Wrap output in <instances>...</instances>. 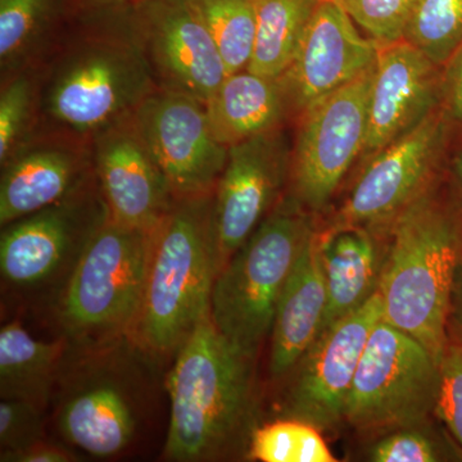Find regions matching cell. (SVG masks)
I'll use <instances>...</instances> for the list:
<instances>
[{
    "instance_id": "1",
    "label": "cell",
    "mask_w": 462,
    "mask_h": 462,
    "mask_svg": "<svg viewBox=\"0 0 462 462\" xmlns=\"http://www.w3.org/2000/svg\"><path fill=\"white\" fill-rule=\"evenodd\" d=\"M35 136L91 144L158 90L136 42L130 5L78 14L41 66Z\"/></svg>"
},
{
    "instance_id": "2",
    "label": "cell",
    "mask_w": 462,
    "mask_h": 462,
    "mask_svg": "<svg viewBox=\"0 0 462 462\" xmlns=\"http://www.w3.org/2000/svg\"><path fill=\"white\" fill-rule=\"evenodd\" d=\"M254 358L230 345L206 316L176 352L167 379L171 415L163 457L223 460L247 451L256 430Z\"/></svg>"
},
{
    "instance_id": "3",
    "label": "cell",
    "mask_w": 462,
    "mask_h": 462,
    "mask_svg": "<svg viewBox=\"0 0 462 462\" xmlns=\"http://www.w3.org/2000/svg\"><path fill=\"white\" fill-rule=\"evenodd\" d=\"M461 249L462 208L438 180L388 225L378 288L384 319L439 361L449 342V300Z\"/></svg>"
},
{
    "instance_id": "4",
    "label": "cell",
    "mask_w": 462,
    "mask_h": 462,
    "mask_svg": "<svg viewBox=\"0 0 462 462\" xmlns=\"http://www.w3.org/2000/svg\"><path fill=\"white\" fill-rule=\"evenodd\" d=\"M214 193L175 199L154 229L141 309L129 338L145 355L178 352L209 315L217 276Z\"/></svg>"
},
{
    "instance_id": "5",
    "label": "cell",
    "mask_w": 462,
    "mask_h": 462,
    "mask_svg": "<svg viewBox=\"0 0 462 462\" xmlns=\"http://www.w3.org/2000/svg\"><path fill=\"white\" fill-rule=\"evenodd\" d=\"M316 227L315 216L285 193L217 273L209 318L243 355L256 360L272 334L282 288Z\"/></svg>"
},
{
    "instance_id": "6",
    "label": "cell",
    "mask_w": 462,
    "mask_h": 462,
    "mask_svg": "<svg viewBox=\"0 0 462 462\" xmlns=\"http://www.w3.org/2000/svg\"><path fill=\"white\" fill-rule=\"evenodd\" d=\"M154 229H133L107 217L91 236L58 300L69 345L89 348L129 337L144 294Z\"/></svg>"
},
{
    "instance_id": "7",
    "label": "cell",
    "mask_w": 462,
    "mask_h": 462,
    "mask_svg": "<svg viewBox=\"0 0 462 462\" xmlns=\"http://www.w3.org/2000/svg\"><path fill=\"white\" fill-rule=\"evenodd\" d=\"M439 367L427 346L383 318L356 370L345 424L376 437L427 424L436 411Z\"/></svg>"
},
{
    "instance_id": "8",
    "label": "cell",
    "mask_w": 462,
    "mask_h": 462,
    "mask_svg": "<svg viewBox=\"0 0 462 462\" xmlns=\"http://www.w3.org/2000/svg\"><path fill=\"white\" fill-rule=\"evenodd\" d=\"M125 339L79 348L78 366L60 373L56 422L67 443L96 457L121 454L135 439L142 393L123 352Z\"/></svg>"
},
{
    "instance_id": "9",
    "label": "cell",
    "mask_w": 462,
    "mask_h": 462,
    "mask_svg": "<svg viewBox=\"0 0 462 462\" xmlns=\"http://www.w3.org/2000/svg\"><path fill=\"white\" fill-rule=\"evenodd\" d=\"M374 69L375 65L300 115L287 193L310 214H320L329 206L356 158L363 154Z\"/></svg>"
},
{
    "instance_id": "10",
    "label": "cell",
    "mask_w": 462,
    "mask_h": 462,
    "mask_svg": "<svg viewBox=\"0 0 462 462\" xmlns=\"http://www.w3.org/2000/svg\"><path fill=\"white\" fill-rule=\"evenodd\" d=\"M108 217L98 181L71 199L3 226L0 272L14 288L36 289L69 278L91 236Z\"/></svg>"
},
{
    "instance_id": "11",
    "label": "cell",
    "mask_w": 462,
    "mask_h": 462,
    "mask_svg": "<svg viewBox=\"0 0 462 462\" xmlns=\"http://www.w3.org/2000/svg\"><path fill=\"white\" fill-rule=\"evenodd\" d=\"M383 318L382 297L375 293L360 309L322 330L284 380L282 418L309 422L321 431L345 424L356 370Z\"/></svg>"
},
{
    "instance_id": "12",
    "label": "cell",
    "mask_w": 462,
    "mask_h": 462,
    "mask_svg": "<svg viewBox=\"0 0 462 462\" xmlns=\"http://www.w3.org/2000/svg\"><path fill=\"white\" fill-rule=\"evenodd\" d=\"M446 111H434L415 129L367 158L338 211L324 227H388L394 217L438 180L445 148Z\"/></svg>"
},
{
    "instance_id": "13",
    "label": "cell",
    "mask_w": 462,
    "mask_h": 462,
    "mask_svg": "<svg viewBox=\"0 0 462 462\" xmlns=\"http://www.w3.org/2000/svg\"><path fill=\"white\" fill-rule=\"evenodd\" d=\"M130 21L157 89L206 105L227 72L189 0H138L130 5Z\"/></svg>"
},
{
    "instance_id": "14",
    "label": "cell",
    "mask_w": 462,
    "mask_h": 462,
    "mask_svg": "<svg viewBox=\"0 0 462 462\" xmlns=\"http://www.w3.org/2000/svg\"><path fill=\"white\" fill-rule=\"evenodd\" d=\"M133 118L176 199L214 193L229 148L216 141L205 103L156 90Z\"/></svg>"
},
{
    "instance_id": "15",
    "label": "cell",
    "mask_w": 462,
    "mask_h": 462,
    "mask_svg": "<svg viewBox=\"0 0 462 462\" xmlns=\"http://www.w3.org/2000/svg\"><path fill=\"white\" fill-rule=\"evenodd\" d=\"M291 161L282 129L229 147L212 209L220 270L284 196Z\"/></svg>"
},
{
    "instance_id": "16",
    "label": "cell",
    "mask_w": 462,
    "mask_h": 462,
    "mask_svg": "<svg viewBox=\"0 0 462 462\" xmlns=\"http://www.w3.org/2000/svg\"><path fill=\"white\" fill-rule=\"evenodd\" d=\"M91 147L109 220L133 229L153 230L176 199L133 116L99 134Z\"/></svg>"
},
{
    "instance_id": "17",
    "label": "cell",
    "mask_w": 462,
    "mask_h": 462,
    "mask_svg": "<svg viewBox=\"0 0 462 462\" xmlns=\"http://www.w3.org/2000/svg\"><path fill=\"white\" fill-rule=\"evenodd\" d=\"M378 42L358 32L334 0H321L307 26L293 62L281 76L291 115L375 65Z\"/></svg>"
},
{
    "instance_id": "18",
    "label": "cell",
    "mask_w": 462,
    "mask_h": 462,
    "mask_svg": "<svg viewBox=\"0 0 462 462\" xmlns=\"http://www.w3.org/2000/svg\"><path fill=\"white\" fill-rule=\"evenodd\" d=\"M438 65L411 42L379 44L363 154L370 158L415 129L443 98Z\"/></svg>"
},
{
    "instance_id": "19",
    "label": "cell",
    "mask_w": 462,
    "mask_h": 462,
    "mask_svg": "<svg viewBox=\"0 0 462 462\" xmlns=\"http://www.w3.org/2000/svg\"><path fill=\"white\" fill-rule=\"evenodd\" d=\"M0 170L2 227L71 199L97 181L91 144L60 136H35Z\"/></svg>"
},
{
    "instance_id": "20",
    "label": "cell",
    "mask_w": 462,
    "mask_h": 462,
    "mask_svg": "<svg viewBox=\"0 0 462 462\" xmlns=\"http://www.w3.org/2000/svg\"><path fill=\"white\" fill-rule=\"evenodd\" d=\"M327 302L320 234L316 227L291 267L276 306L269 355V374L273 383L284 382L318 338Z\"/></svg>"
},
{
    "instance_id": "21",
    "label": "cell",
    "mask_w": 462,
    "mask_h": 462,
    "mask_svg": "<svg viewBox=\"0 0 462 462\" xmlns=\"http://www.w3.org/2000/svg\"><path fill=\"white\" fill-rule=\"evenodd\" d=\"M319 234L328 296L321 333L378 293L388 227H319Z\"/></svg>"
},
{
    "instance_id": "22",
    "label": "cell",
    "mask_w": 462,
    "mask_h": 462,
    "mask_svg": "<svg viewBox=\"0 0 462 462\" xmlns=\"http://www.w3.org/2000/svg\"><path fill=\"white\" fill-rule=\"evenodd\" d=\"M206 111L216 141L226 148L282 129L291 116L282 78L257 75L248 69L227 75L207 100Z\"/></svg>"
},
{
    "instance_id": "23",
    "label": "cell",
    "mask_w": 462,
    "mask_h": 462,
    "mask_svg": "<svg viewBox=\"0 0 462 462\" xmlns=\"http://www.w3.org/2000/svg\"><path fill=\"white\" fill-rule=\"evenodd\" d=\"M72 17L69 0H0V80L44 65Z\"/></svg>"
},
{
    "instance_id": "24",
    "label": "cell",
    "mask_w": 462,
    "mask_h": 462,
    "mask_svg": "<svg viewBox=\"0 0 462 462\" xmlns=\"http://www.w3.org/2000/svg\"><path fill=\"white\" fill-rule=\"evenodd\" d=\"M67 340L33 338L18 321L0 330V397L47 409L65 365Z\"/></svg>"
},
{
    "instance_id": "25",
    "label": "cell",
    "mask_w": 462,
    "mask_h": 462,
    "mask_svg": "<svg viewBox=\"0 0 462 462\" xmlns=\"http://www.w3.org/2000/svg\"><path fill=\"white\" fill-rule=\"evenodd\" d=\"M321 0H256V41L247 67L254 74L281 78L296 56Z\"/></svg>"
},
{
    "instance_id": "26",
    "label": "cell",
    "mask_w": 462,
    "mask_h": 462,
    "mask_svg": "<svg viewBox=\"0 0 462 462\" xmlns=\"http://www.w3.org/2000/svg\"><path fill=\"white\" fill-rule=\"evenodd\" d=\"M223 58L227 75L247 69L256 41V0H189Z\"/></svg>"
},
{
    "instance_id": "27",
    "label": "cell",
    "mask_w": 462,
    "mask_h": 462,
    "mask_svg": "<svg viewBox=\"0 0 462 462\" xmlns=\"http://www.w3.org/2000/svg\"><path fill=\"white\" fill-rule=\"evenodd\" d=\"M41 78V67H29L0 80V166L35 135Z\"/></svg>"
},
{
    "instance_id": "28",
    "label": "cell",
    "mask_w": 462,
    "mask_h": 462,
    "mask_svg": "<svg viewBox=\"0 0 462 462\" xmlns=\"http://www.w3.org/2000/svg\"><path fill=\"white\" fill-rule=\"evenodd\" d=\"M248 457L261 462H337L322 431L297 419L281 418L257 427Z\"/></svg>"
},
{
    "instance_id": "29",
    "label": "cell",
    "mask_w": 462,
    "mask_h": 462,
    "mask_svg": "<svg viewBox=\"0 0 462 462\" xmlns=\"http://www.w3.org/2000/svg\"><path fill=\"white\" fill-rule=\"evenodd\" d=\"M403 39L436 65L449 62L462 44V0H419Z\"/></svg>"
},
{
    "instance_id": "30",
    "label": "cell",
    "mask_w": 462,
    "mask_h": 462,
    "mask_svg": "<svg viewBox=\"0 0 462 462\" xmlns=\"http://www.w3.org/2000/svg\"><path fill=\"white\" fill-rule=\"evenodd\" d=\"M379 44L403 39L419 0H334Z\"/></svg>"
},
{
    "instance_id": "31",
    "label": "cell",
    "mask_w": 462,
    "mask_h": 462,
    "mask_svg": "<svg viewBox=\"0 0 462 462\" xmlns=\"http://www.w3.org/2000/svg\"><path fill=\"white\" fill-rule=\"evenodd\" d=\"M373 462H438L448 460L446 447L439 443L430 422L401 428L380 436L367 452Z\"/></svg>"
},
{
    "instance_id": "32",
    "label": "cell",
    "mask_w": 462,
    "mask_h": 462,
    "mask_svg": "<svg viewBox=\"0 0 462 462\" xmlns=\"http://www.w3.org/2000/svg\"><path fill=\"white\" fill-rule=\"evenodd\" d=\"M434 416L462 447V338L449 339L443 352Z\"/></svg>"
},
{
    "instance_id": "33",
    "label": "cell",
    "mask_w": 462,
    "mask_h": 462,
    "mask_svg": "<svg viewBox=\"0 0 462 462\" xmlns=\"http://www.w3.org/2000/svg\"><path fill=\"white\" fill-rule=\"evenodd\" d=\"M44 410L20 400L0 402V454L25 449L45 439Z\"/></svg>"
},
{
    "instance_id": "34",
    "label": "cell",
    "mask_w": 462,
    "mask_h": 462,
    "mask_svg": "<svg viewBox=\"0 0 462 462\" xmlns=\"http://www.w3.org/2000/svg\"><path fill=\"white\" fill-rule=\"evenodd\" d=\"M2 462H74L79 461L78 455L66 447L42 440L35 445L16 452L0 454Z\"/></svg>"
},
{
    "instance_id": "35",
    "label": "cell",
    "mask_w": 462,
    "mask_h": 462,
    "mask_svg": "<svg viewBox=\"0 0 462 462\" xmlns=\"http://www.w3.org/2000/svg\"><path fill=\"white\" fill-rule=\"evenodd\" d=\"M443 99L447 116L462 123V44L449 60L448 69L443 78Z\"/></svg>"
},
{
    "instance_id": "36",
    "label": "cell",
    "mask_w": 462,
    "mask_h": 462,
    "mask_svg": "<svg viewBox=\"0 0 462 462\" xmlns=\"http://www.w3.org/2000/svg\"><path fill=\"white\" fill-rule=\"evenodd\" d=\"M449 339L462 338V249L452 282L448 318Z\"/></svg>"
},
{
    "instance_id": "37",
    "label": "cell",
    "mask_w": 462,
    "mask_h": 462,
    "mask_svg": "<svg viewBox=\"0 0 462 462\" xmlns=\"http://www.w3.org/2000/svg\"><path fill=\"white\" fill-rule=\"evenodd\" d=\"M135 2L138 0H69V5L74 14H78L127 7Z\"/></svg>"
},
{
    "instance_id": "38",
    "label": "cell",
    "mask_w": 462,
    "mask_h": 462,
    "mask_svg": "<svg viewBox=\"0 0 462 462\" xmlns=\"http://www.w3.org/2000/svg\"><path fill=\"white\" fill-rule=\"evenodd\" d=\"M452 170H454V175L456 179V182H457L458 189H460L461 199H462V152L455 157L454 166H452Z\"/></svg>"
}]
</instances>
